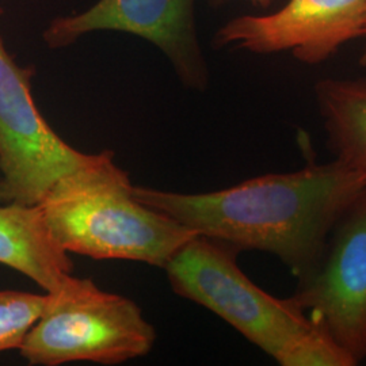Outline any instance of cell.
Returning <instances> with one entry per match:
<instances>
[{"label": "cell", "instance_id": "cell-1", "mask_svg": "<svg viewBox=\"0 0 366 366\" xmlns=\"http://www.w3.org/2000/svg\"><path fill=\"white\" fill-rule=\"evenodd\" d=\"M365 187L361 174L334 159L210 193L184 194L145 186H133V193L197 235L240 252L274 255L300 280L317 266L334 225Z\"/></svg>", "mask_w": 366, "mask_h": 366}, {"label": "cell", "instance_id": "cell-2", "mask_svg": "<svg viewBox=\"0 0 366 366\" xmlns=\"http://www.w3.org/2000/svg\"><path fill=\"white\" fill-rule=\"evenodd\" d=\"M235 247L194 235L164 270L172 290L209 310L281 366H354L292 297L264 292L239 267Z\"/></svg>", "mask_w": 366, "mask_h": 366}, {"label": "cell", "instance_id": "cell-3", "mask_svg": "<svg viewBox=\"0 0 366 366\" xmlns=\"http://www.w3.org/2000/svg\"><path fill=\"white\" fill-rule=\"evenodd\" d=\"M54 243L94 259L143 262L157 267L197 235L140 202L112 151L63 175L37 204Z\"/></svg>", "mask_w": 366, "mask_h": 366}, {"label": "cell", "instance_id": "cell-4", "mask_svg": "<svg viewBox=\"0 0 366 366\" xmlns=\"http://www.w3.org/2000/svg\"><path fill=\"white\" fill-rule=\"evenodd\" d=\"M155 340V327L134 301L71 274L46 293L44 311L19 353L29 365H118L144 357Z\"/></svg>", "mask_w": 366, "mask_h": 366}, {"label": "cell", "instance_id": "cell-5", "mask_svg": "<svg viewBox=\"0 0 366 366\" xmlns=\"http://www.w3.org/2000/svg\"><path fill=\"white\" fill-rule=\"evenodd\" d=\"M34 69L21 66L0 37V199L37 205L63 175L90 162L53 131L31 94Z\"/></svg>", "mask_w": 366, "mask_h": 366}, {"label": "cell", "instance_id": "cell-6", "mask_svg": "<svg viewBox=\"0 0 366 366\" xmlns=\"http://www.w3.org/2000/svg\"><path fill=\"white\" fill-rule=\"evenodd\" d=\"M347 354L366 358V187L334 225L325 252L290 296Z\"/></svg>", "mask_w": 366, "mask_h": 366}, {"label": "cell", "instance_id": "cell-7", "mask_svg": "<svg viewBox=\"0 0 366 366\" xmlns=\"http://www.w3.org/2000/svg\"><path fill=\"white\" fill-rule=\"evenodd\" d=\"M196 0H99L84 13L59 16L44 31L53 49L99 30L128 33L149 41L170 59L183 84L204 92L209 72L194 22Z\"/></svg>", "mask_w": 366, "mask_h": 366}, {"label": "cell", "instance_id": "cell-8", "mask_svg": "<svg viewBox=\"0 0 366 366\" xmlns=\"http://www.w3.org/2000/svg\"><path fill=\"white\" fill-rule=\"evenodd\" d=\"M366 31V0H288L266 15H242L217 31V45L255 54L290 52L317 66Z\"/></svg>", "mask_w": 366, "mask_h": 366}, {"label": "cell", "instance_id": "cell-9", "mask_svg": "<svg viewBox=\"0 0 366 366\" xmlns=\"http://www.w3.org/2000/svg\"><path fill=\"white\" fill-rule=\"evenodd\" d=\"M0 264L53 292L74 272L68 254L49 234L39 205H0Z\"/></svg>", "mask_w": 366, "mask_h": 366}, {"label": "cell", "instance_id": "cell-10", "mask_svg": "<svg viewBox=\"0 0 366 366\" xmlns=\"http://www.w3.org/2000/svg\"><path fill=\"white\" fill-rule=\"evenodd\" d=\"M315 98L328 149L366 179V79H322Z\"/></svg>", "mask_w": 366, "mask_h": 366}, {"label": "cell", "instance_id": "cell-11", "mask_svg": "<svg viewBox=\"0 0 366 366\" xmlns=\"http://www.w3.org/2000/svg\"><path fill=\"white\" fill-rule=\"evenodd\" d=\"M45 302L46 295L0 290V353L21 349Z\"/></svg>", "mask_w": 366, "mask_h": 366}, {"label": "cell", "instance_id": "cell-12", "mask_svg": "<svg viewBox=\"0 0 366 366\" xmlns=\"http://www.w3.org/2000/svg\"><path fill=\"white\" fill-rule=\"evenodd\" d=\"M212 1H213V4L219 6V4L227 3L228 0H212ZM249 1H251V4H254L257 7H262V9H267L273 3V0H249Z\"/></svg>", "mask_w": 366, "mask_h": 366}, {"label": "cell", "instance_id": "cell-13", "mask_svg": "<svg viewBox=\"0 0 366 366\" xmlns=\"http://www.w3.org/2000/svg\"><path fill=\"white\" fill-rule=\"evenodd\" d=\"M362 39H365V48H364V52H362V54H361V59H360V64L364 66V68H366V31Z\"/></svg>", "mask_w": 366, "mask_h": 366}]
</instances>
